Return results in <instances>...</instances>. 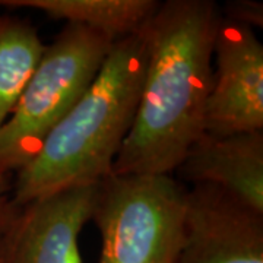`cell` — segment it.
<instances>
[{
  "instance_id": "4",
  "label": "cell",
  "mask_w": 263,
  "mask_h": 263,
  "mask_svg": "<svg viewBox=\"0 0 263 263\" xmlns=\"http://www.w3.org/2000/svg\"><path fill=\"white\" fill-rule=\"evenodd\" d=\"M187 189L171 174H116L95 186L100 263H177Z\"/></svg>"
},
{
  "instance_id": "9",
  "label": "cell",
  "mask_w": 263,
  "mask_h": 263,
  "mask_svg": "<svg viewBox=\"0 0 263 263\" xmlns=\"http://www.w3.org/2000/svg\"><path fill=\"white\" fill-rule=\"evenodd\" d=\"M158 6L155 0H0V8L38 10L48 18L103 32L113 41L139 34Z\"/></svg>"
},
{
  "instance_id": "12",
  "label": "cell",
  "mask_w": 263,
  "mask_h": 263,
  "mask_svg": "<svg viewBox=\"0 0 263 263\" xmlns=\"http://www.w3.org/2000/svg\"><path fill=\"white\" fill-rule=\"evenodd\" d=\"M12 189H13L12 174L0 168V224L6 218L10 206L13 203V200H12Z\"/></svg>"
},
{
  "instance_id": "11",
  "label": "cell",
  "mask_w": 263,
  "mask_h": 263,
  "mask_svg": "<svg viewBox=\"0 0 263 263\" xmlns=\"http://www.w3.org/2000/svg\"><path fill=\"white\" fill-rule=\"evenodd\" d=\"M222 18L250 28L263 27V5L256 0H233L224 6Z\"/></svg>"
},
{
  "instance_id": "8",
  "label": "cell",
  "mask_w": 263,
  "mask_h": 263,
  "mask_svg": "<svg viewBox=\"0 0 263 263\" xmlns=\"http://www.w3.org/2000/svg\"><path fill=\"white\" fill-rule=\"evenodd\" d=\"M186 183L214 184L263 214V130L202 133L176 168Z\"/></svg>"
},
{
  "instance_id": "2",
  "label": "cell",
  "mask_w": 263,
  "mask_h": 263,
  "mask_svg": "<svg viewBox=\"0 0 263 263\" xmlns=\"http://www.w3.org/2000/svg\"><path fill=\"white\" fill-rule=\"evenodd\" d=\"M142 32L114 43L95 81L13 177L18 205L66 189L95 186L113 173L132 129L146 67Z\"/></svg>"
},
{
  "instance_id": "1",
  "label": "cell",
  "mask_w": 263,
  "mask_h": 263,
  "mask_svg": "<svg viewBox=\"0 0 263 263\" xmlns=\"http://www.w3.org/2000/svg\"><path fill=\"white\" fill-rule=\"evenodd\" d=\"M219 9L211 0H167L142 29L146 67L116 174H173L203 133Z\"/></svg>"
},
{
  "instance_id": "3",
  "label": "cell",
  "mask_w": 263,
  "mask_h": 263,
  "mask_svg": "<svg viewBox=\"0 0 263 263\" xmlns=\"http://www.w3.org/2000/svg\"><path fill=\"white\" fill-rule=\"evenodd\" d=\"M110 37L66 24L46 44L9 119L0 126V168L15 174L95 81L114 46Z\"/></svg>"
},
{
  "instance_id": "7",
  "label": "cell",
  "mask_w": 263,
  "mask_h": 263,
  "mask_svg": "<svg viewBox=\"0 0 263 263\" xmlns=\"http://www.w3.org/2000/svg\"><path fill=\"white\" fill-rule=\"evenodd\" d=\"M177 263H263V214L218 186H192Z\"/></svg>"
},
{
  "instance_id": "10",
  "label": "cell",
  "mask_w": 263,
  "mask_h": 263,
  "mask_svg": "<svg viewBox=\"0 0 263 263\" xmlns=\"http://www.w3.org/2000/svg\"><path fill=\"white\" fill-rule=\"evenodd\" d=\"M46 43L27 19L0 13V126L9 119Z\"/></svg>"
},
{
  "instance_id": "6",
  "label": "cell",
  "mask_w": 263,
  "mask_h": 263,
  "mask_svg": "<svg viewBox=\"0 0 263 263\" xmlns=\"http://www.w3.org/2000/svg\"><path fill=\"white\" fill-rule=\"evenodd\" d=\"M95 186L13 202L0 224V263H82L79 235L92 215Z\"/></svg>"
},
{
  "instance_id": "5",
  "label": "cell",
  "mask_w": 263,
  "mask_h": 263,
  "mask_svg": "<svg viewBox=\"0 0 263 263\" xmlns=\"http://www.w3.org/2000/svg\"><path fill=\"white\" fill-rule=\"evenodd\" d=\"M214 59L203 132L224 136L263 130V46L254 29L221 15Z\"/></svg>"
}]
</instances>
